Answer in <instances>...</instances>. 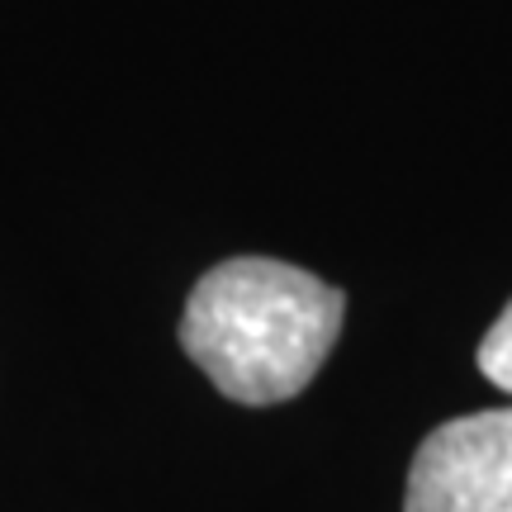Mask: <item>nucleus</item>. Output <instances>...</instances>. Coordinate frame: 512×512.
Instances as JSON below:
<instances>
[{"label":"nucleus","instance_id":"nucleus-1","mask_svg":"<svg viewBox=\"0 0 512 512\" xmlns=\"http://www.w3.org/2000/svg\"><path fill=\"white\" fill-rule=\"evenodd\" d=\"M347 294L275 256L219 261L185 299L181 347L233 403H285L318 375Z\"/></svg>","mask_w":512,"mask_h":512},{"label":"nucleus","instance_id":"nucleus-2","mask_svg":"<svg viewBox=\"0 0 512 512\" xmlns=\"http://www.w3.org/2000/svg\"><path fill=\"white\" fill-rule=\"evenodd\" d=\"M403 512H512V403L441 422L408 465Z\"/></svg>","mask_w":512,"mask_h":512},{"label":"nucleus","instance_id":"nucleus-3","mask_svg":"<svg viewBox=\"0 0 512 512\" xmlns=\"http://www.w3.org/2000/svg\"><path fill=\"white\" fill-rule=\"evenodd\" d=\"M479 370H484L489 384L512 394V299H508V309L498 313L494 328L484 332V342H479Z\"/></svg>","mask_w":512,"mask_h":512}]
</instances>
